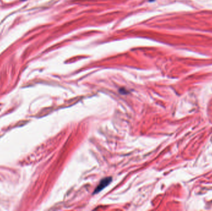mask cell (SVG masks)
I'll use <instances>...</instances> for the list:
<instances>
[{"mask_svg":"<svg viewBox=\"0 0 212 211\" xmlns=\"http://www.w3.org/2000/svg\"><path fill=\"white\" fill-rule=\"evenodd\" d=\"M112 180V178L111 177H107L105 178L102 179V180L101 181L99 184H98V186H97L96 188L95 189L94 191V194L98 193L100 191H102V190L106 188V187L110 183H111Z\"/></svg>","mask_w":212,"mask_h":211,"instance_id":"cell-1","label":"cell"},{"mask_svg":"<svg viewBox=\"0 0 212 211\" xmlns=\"http://www.w3.org/2000/svg\"><path fill=\"white\" fill-rule=\"evenodd\" d=\"M154 0H149V1H154Z\"/></svg>","mask_w":212,"mask_h":211,"instance_id":"cell-2","label":"cell"}]
</instances>
